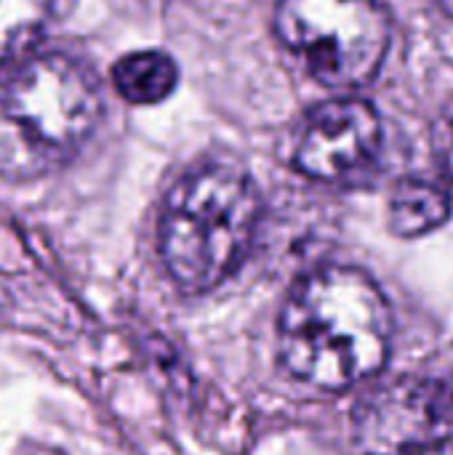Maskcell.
Wrapping results in <instances>:
<instances>
[{
	"mask_svg": "<svg viewBox=\"0 0 453 455\" xmlns=\"http://www.w3.org/2000/svg\"><path fill=\"white\" fill-rule=\"evenodd\" d=\"M451 213L449 195L419 179H406L390 197V227L400 237H422L438 229Z\"/></svg>",
	"mask_w": 453,
	"mask_h": 455,
	"instance_id": "52a82bcc",
	"label": "cell"
},
{
	"mask_svg": "<svg viewBox=\"0 0 453 455\" xmlns=\"http://www.w3.org/2000/svg\"><path fill=\"white\" fill-rule=\"evenodd\" d=\"M392 317L379 285L352 267L302 277L278 323L280 363L307 387L342 392L376 376L390 357Z\"/></svg>",
	"mask_w": 453,
	"mask_h": 455,
	"instance_id": "6da1fadb",
	"label": "cell"
},
{
	"mask_svg": "<svg viewBox=\"0 0 453 455\" xmlns=\"http://www.w3.org/2000/svg\"><path fill=\"white\" fill-rule=\"evenodd\" d=\"M256 227L254 181L232 165H198L166 197L160 216L163 264L184 291L216 288L246 259Z\"/></svg>",
	"mask_w": 453,
	"mask_h": 455,
	"instance_id": "3957f363",
	"label": "cell"
},
{
	"mask_svg": "<svg viewBox=\"0 0 453 455\" xmlns=\"http://www.w3.org/2000/svg\"><path fill=\"white\" fill-rule=\"evenodd\" d=\"M382 147V120L368 101L336 99L315 107L296 141V168L326 184L347 181L366 171Z\"/></svg>",
	"mask_w": 453,
	"mask_h": 455,
	"instance_id": "8992f818",
	"label": "cell"
},
{
	"mask_svg": "<svg viewBox=\"0 0 453 455\" xmlns=\"http://www.w3.org/2000/svg\"><path fill=\"white\" fill-rule=\"evenodd\" d=\"M363 455H414L451 440L453 381L400 376L376 387L352 413Z\"/></svg>",
	"mask_w": 453,
	"mask_h": 455,
	"instance_id": "5b68a950",
	"label": "cell"
},
{
	"mask_svg": "<svg viewBox=\"0 0 453 455\" xmlns=\"http://www.w3.org/2000/svg\"><path fill=\"white\" fill-rule=\"evenodd\" d=\"M99 117V83L83 61L56 51L27 59L0 83V176L32 181L61 168Z\"/></svg>",
	"mask_w": 453,
	"mask_h": 455,
	"instance_id": "7a4b0ae2",
	"label": "cell"
},
{
	"mask_svg": "<svg viewBox=\"0 0 453 455\" xmlns=\"http://www.w3.org/2000/svg\"><path fill=\"white\" fill-rule=\"evenodd\" d=\"M51 0H0V64L19 56L45 27Z\"/></svg>",
	"mask_w": 453,
	"mask_h": 455,
	"instance_id": "9c48e42d",
	"label": "cell"
},
{
	"mask_svg": "<svg viewBox=\"0 0 453 455\" xmlns=\"http://www.w3.org/2000/svg\"><path fill=\"white\" fill-rule=\"evenodd\" d=\"M176 77L179 72L174 59L160 51L128 53L112 69L115 88L131 104H158L168 99L176 88Z\"/></svg>",
	"mask_w": 453,
	"mask_h": 455,
	"instance_id": "ba28073f",
	"label": "cell"
},
{
	"mask_svg": "<svg viewBox=\"0 0 453 455\" xmlns=\"http://www.w3.org/2000/svg\"><path fill=\"white\" fill-rule=\"evenodd\" d=\"M433 147H435V155L441 160L443 176H446V181H449V187H451L453 192V99L443 107L441 117L435 120Z\"/></svg>",
	"mask_w": 453,
	"mask_h": 455,
	"instance_id": "30bf717a",
	"label": "cell"
},
{
	"mask_svg": "<svg viewBox=\"0 0 453 455\" xmlns=\"http://www.w3.org/2000/svg\"><path fill=\"white\" fill-rule=\"evenodd\" d=\"M414 455H453V440H446L441 445H433V448H427V451Z\"/></svg>",
	"mask_w": 453,
	"mask_h": 455,
	"instance_id": "8fae6325",
	"label": "cell"
},
{
	"mask_svg": "<svg viewBox=\"0 0 453 455\" xmlns=\"http://www.w3.org/2000/svg\"><path fill=\"white\" fill-rule=\"evenodd\" d=\"M275 29L328 88L366 85L390 45V21L379 0H280Z\"/></svg>",
	"mask_w": 453,
	"mask_h": 455,
	"instance_id": "277c9868",
	"label": "cell"
}]
</instances>
